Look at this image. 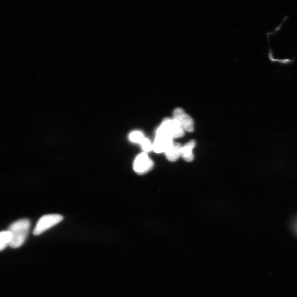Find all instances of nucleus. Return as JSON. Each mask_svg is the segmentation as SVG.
<instances>
[{
    "label": "nucleus",
    "mask_w": 297,
    "mask_h": 297,
    "mask_svg": "<svg viewBox=\"0 0 297 297\" xmlns=\"http://www.w3.org/2000/svg\"><path fill=\"white\" fill-rule=\"evenodd\" d=\"M196 146V142L192 140L182 147V154L183 159L187 162H192L194 159L193 149Z\"/></svg>",
    "instance_id": "nucleus-8"
},
{
    "label": "nucleus",
    "mask_w": 297,
    "mask_h": 297,
    "mask_svg": "<svg viewBox=\"0 0 297 297\" xmlns=\"http://www.w3.org/2000/svg\"><path fill=\"white\" fill-rule=\"evenodd\" d=\"M134 170L139 174H145L154 167V162L146 153L139 155L134 162Z\"/></svg>",
    "instance_id": "nucleus-5"
},
{
    "label": "nucleus",
    "mask_w": 297,
    "mask_h": 297,
    "mask_svg": "<svg viewBox=\"0 0 297 297\" xmlns=\"http://www.w3.org/2000/svg\"><path fill=\"white\" fill-rule=\"evenodd\" d=\"M173 118L184 131L192 132L194 131L193 120L183 109L181 108L175 109L173 112Z\"/></svg>",
    "instance_id": "nucleus-4"
},
{
    "label": "nucleus",
    "mask_w": 297,
    "mask_h": 297,
    "mask_svg": "<svg viewBox=\"0 0 297 297\" xmlns=\"http://www.w3.org/2000/svg\"><path fill=\"white\" fill-rule=\"evenodd\" d=\"M30 226V221L26 219L16 221L11 225L8 230L12 235L11 248H19L25 243Z\"/></svg>",
    "instance_id": "nucleus-1"
},
{
    "label": "nucleus",
    "mask_w": 297,
    "mask_h": 297,
    "mask_svg": "<svg viewBox=\"0 0 297 297\" xmlns=\"http://www.w3.org/2000/svg\"><path fill=\"white\" fill-rule=\"evenodd\" d=\"M173 144V138L166 136H156L153 145V150L156 153L165 152Z\"/></svg>",
    "instance_id": "nucleus-6"
},
{
    "label": "nucleus",
    "mask_w": 297,
    "mask_h": 297,
    "mask_svg": "<svg viewBox=\"0 0 297 297\" xmlns=\"http://www.w3.org/2000/svg\"><path fill=\"white\" fill-rule=\"evenodd\" d=\"M141 145L143 150L146 152H148L153 150V145L148 139L145 138L141 142Z\"/></svg>",
    "instance_id": "nucleus-11"
},
{
    "label": "nucleus",
    "mask_w": 297,
    "mask_h": 297,
    "mask_svg": "<svg viewBox=\"0 0 297 297\" xmlns=\"http://www.w3.org/2000/svg\"><path fill=\"white\" fill-rule=\"evenodd\" d=\"M63 219L62 216L58 214L44 215L40 218L34 230V235L38 236L43 234L53 226L61 222Z\"/></svg>",
    "instance_id": "nucleus-3"
},
{
    "label": "nucleus",
    "mask_w": 297,
    "mask_h": 297,
    "mask_svg": "<svg viewBox=\"0 0 297 297\" xmlns=\"http://www.w3.org/2000/svg\"><path fill=\"white\" fill-rule=\"evenodd\" d=\"M184 135V130L173 118L165 119L156 131V136H166L173 139L182 137Z\"/></svg>",
    "instance_id": "nucleus-2"
},
{
    "label": "nucleus",
    "mask_w": 297,
    "mask_h": 297,
    "mask_svg": "<svg viewBox=\"0 0 297 297\" xmlns=\"http://www.w3.org/2000/svg\"><path fill=\"white\" fill-rule=\"evenodd\" d=\"M12 235L10 231L8 230L0 232V252L10 245Z\"/></svg>",
    "instance_id": "nucleus-9"
},
{
    "label": "nucleus",
    "mask_w": 297,
    "mask_h": 297,
    "mask_svg": "<svg viewBox=\"0 0 297 297\" xmlns=\"http://www.w3.org/2000/svg\"><path fill=\"white\" fill-rule=\"evenodd\" d=\"M182 146L178 143H173L165 151L166 158L170 161H177L182 154Z\"/></svg>",
    "instance_id": "nucleus-7"
},
{
    "label": "nucleus",
    "mask_w": 297,
    "mask_h": 297,
    "mask_svg": "<svg viewBox=\"0 0 297 297\" xmlns=\"http://www.w3.org/2000/svg\"><path fill=\"white\" fill-rule=\"evenodd\" d=\"M143 134L139 131L133 132L129 135V139L132 142L134 143H141L145 139Z\"/></svg>",
    "instance_id": "nucleus-10"
}]
</instances>
